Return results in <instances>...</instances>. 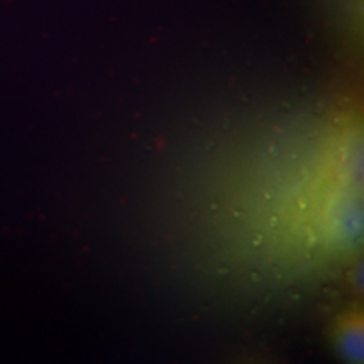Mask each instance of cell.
Instances as JSON below:
<instances>
[{
    "mask_svg": "<svg viewBox=\"0 0 364 364\" xmlns=\"http://www.w3.org/2000/svg\"><path fill=\"white\" fill-rule=\"evenodd\" d=\"M329 343L341 364H364L363 307L349 304L334 314L329 322Z\"/></svg>",
    "mask_w": 364,
    "mask_h": 364,
    "instance_id": "6da1fadb",
    "label": "cell"
}]
</instances>
